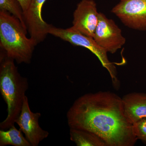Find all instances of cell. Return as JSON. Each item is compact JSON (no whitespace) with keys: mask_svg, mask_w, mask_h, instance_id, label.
I'll return each instance as SVG.
<instances>
[{"mask_svg":"<svg viewBox=\"0 0 146 146\" xmlns=\"http://www.w3.org/2000/svg\"><path fill=\"white\" fill-rule=\"evenodd\" d=\"M122 100L125 115L131 123L146 117V93H129Z\"/></svg>","mask_w":146,"mask_h":146,"instance_id":"obj_10","label":"cell"},{"mask_svg":"<svg viewBox=\"0 0 146 146\" xmlns=\"http://www.w3.org/2000/svg\"><path fill=\"white\" fill-rule=\"evenodd\" d=\"M125 25L146 31V0H121L111 11Z\"/></svg>","mask_w":146,"mask_h":146,"instance_id":"obj_5","label":"cell"},{"mask_svg":"<svg viewBox=\"0 0 146 146\" xmlns=\"http://www.w3.org/2000/svg\"><path fill=\"white\" fill-rule=\"evenodd\" d=\"M70 128L91 131L107 146H133L137 139L124 112L121 98L110 91L84 94L67 112Z\"/></svg>","mask_w":146,"mask_h":146,"instance_id":"obj_1","label":"cell"},{"mask_svg":"<svg viewBox=\"0 0 146 146\" xmlns=\"http://www.w3.org/2000/svg\"><path fill=\"white\" fill-rule=\"evenodd\" d=\"M0 55V92L7 105V115L0 123V129L7 130L15 125V121L21 113L29 89L27 79L22 76L14 63L1 50Z\"/></svg>","mask_w":146,"mask_h":146,"instance_id":"obj_2","label":"cell"},{"mask_svg":"<svg viewBox=\"0 0 146 146\" xmlns=\"http://www.w3.org/2000/svg\"><path fill=\"white\" fill-rule=\"evenodd\" d=\"M99 13L94 0H82L73 14L72 28L86 36L94 38L98 23Z\"/></svg>","mask_w":146,"mask_h":146,"instance_id":"obj_9","label":"cell"},{"mask_svg":"<svg viewBox=\"0 0 146 146\" xmlns=\"http://www.w3.org/2000/svg\"><path fill=\"white\" fill-rule=\"evenodd\" d=\"M0 10L6 11L18 18L27 30L24 21V11L18 0H0Z\"/></svg>","mask_w":146,"mask_h":146,"instance_id":"obj_13","label":"cell"},{"mask_svg":"<svg viewBox=\"0 0 146 146\" xmlns=\"http://www.w3.org/2000/svg\"><path fill=\"white\" fill-rule=\"evenodd\" d=\"M94 39L107 52L111 54L117 52L126 42L121 30L113 20L108 18L101 12Z\"/></svg>","mask_w":146,"mask_h":146,"instance_id":"obj_6","label":"cell"},{"mask_svg":"<svg viewBox=\"0 0 146 146\" xmlns=\"http://www.w3.org/2000/svg\"><path fill=\"white\" fill-rule=\"evenodd\" d=\"M47 0H31L27 9L24 12V18L30 38L35 46L44 40L52 25L42 18V9Z\"/></svg>","mask_w":146,"mask_h":146,"instance_id":"obj_8","label":"cell"},{"mask_svg":"<svg viewBox=\"0 0 146 146\" xmlns=\"http://www.w3.org/2000/svg\"><path fill=\"white\" fill-rule=\"evenodd\" d=\"M133 132L137 140L146 143V117L132 124Z\"/></svg>","mask_w":146,"mask_h":146,"instance_id":"obj_14","label":"cell"},{"mask_svg":"<svg viewBox=\"0 0 146 146\" xmlns=\"http://www.w3.org/2000/svg\"><path fill=\"white\" fill-rule=\"evenodd\" d=\"M24 12L26 11L31 0H18Z\"/></svg>","mask_w":146,"mask_h":146,"instance_id":"obj_15","label":"cell"},{"mask_svg":"<svg viewBox=\"0 0 146 146\" xmlns=\"http://www.w3.org/2000/svg\"><path fill=\"white\" fill-rule=\"evenodd\" d=\"M70 135L77 146H107L102 139L89 131L70 128Z\"/></svg>","mask_w":146,"mask_h":146,"instance_id":"obj_11","label":"cell"},{"mask_svg":"<svg viewBox=\"0 0 146 146\" xmlns=\"http://www.w3.org/2000/svg\"><path fill=\"white\" fill-rule=\"evenodd\" d=\"M27 30L18 18L0 10V45L8 57L18 64H29L34 51V42L26 36Z\"/></svg>","mask_w":146,"mask_h":146,"instance_id":"obj_3","label":"cell"},{"mask_svg":"<svg viewBox=\"0 0 146 146\" xmlns=\"http://www.w3.org/2000/svg\"><path fill=\"white\" fill-rule=\"evenodd\" d=\"M20 129L15 125L7 130H0V146H31Z\"/></svg>","mask_w":146,"mask_h":146,"instance_id":"obj_12","label":"cell"},{"mask_svg":"<svg viewBox=\"0 0 146 146\" xmlns=\"http://www.w3.org/2000/svg\"><path fill=\"white\" fill-rule=\"evenodd\" d=\"M40 112H33L30 108L26 96L20 115L15 121L20 129L25 134L31 146H38L39 143L48 136L49 133L40 127L39 123Z\"/></svg>","mask_w":146,"mask_h":146,"instance_id":"obj_7","label":"cell"},{"mask_svg":"<svg viewBox=\"0 0 146 146\" xmlns=\"http://www.w3.org/2000/svg\"><path fill=\"white\" fill-rule=\"evenodd\" d=\"M49 34L52 35L75 46L84 47L89 50L98 58L103 67L106 69L110 75L113 84L117 87L119 82L117 77L116 68L108 57V52L95 41L94 38L86 36L72 28H58L52 26Z\"/></svg>","mask_w":146,"mask_h":146,"instance_id":"obj_4","label":"cell"}]
</instances>
